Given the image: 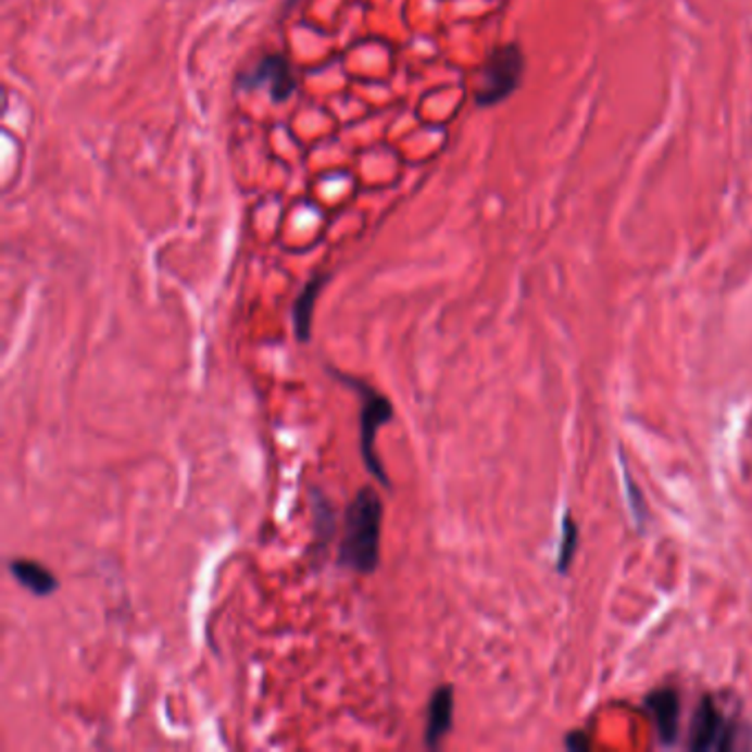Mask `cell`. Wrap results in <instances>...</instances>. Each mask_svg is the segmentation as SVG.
<instances>
[{
	"label": "cell",
	"instance_id": "1",
	"mask_svg": "<svg viewBox=\"0 0 752 752\" xmlns=\"http://www.w3.org/2000/svg\"><path fill=\"white\" fill-rule=\"evenodd\" d=\"M385 503L373 486H362L349 501L338 543V565L342 569L371 576L380 565Z\"/></svg>",
	"mask_w": 752,
	"mask_h": 752
},
{
	"label": "cell",
	"instance_id": "2",
	"mask_svg": "<svg viewBox=\"0 0 752 752\" xmlns=\"http://www.w3.org/2000/svg\"><path fill=\"white\" fill-rule=\"evenodd\" d=\"M331 378L340 380L344 387L353 389L360 396V458L366 466V473L378 481L383 488H391V479L378 458V448H375V437H378V430L389 424L396 415L393 402L380 393L378 389H373L368 383L353 378V375H347L342 371H334L329 368Z\"/></svg>",
	"mask_w": 752,
	"mask_h": 752
},
{
	"label": "cell",
	"instance_id": "3",
	"mask_svg": "<svg viewBox=\"0 0 752 752\" xmlns=\"http://www.w3.org/2000/svg\"><path fill=\"white\" fill-rule=\"evenodd\" d=\"M525 58L516 45H503L494 49L479 71V85L475 102L479 106H494L507 100L523 80Z\"/></svg>",
	"mask_w": 752,
	"mask_h": 752
},
{
	"label": "cell",
	"instance_id": "4",
	"mask_svg": "<svg viewBox=\"0 0 752 752\" xmlns=\"http://www.w3.org/2000/svg\"><path fill=\"white\" fill-rule=\"evenodd\" d=\"M296 75L289 60L280 53H270L256 62L254 68L241 75V87L246 89H267L272 102H287L296 91Z\"/></svg>",
	"mask_w": 752,
	"mask_h": 752
},
{
	"label": "cell",
	"instance_id": "5",
	"mask_svg": "<svg viewBox=\"0 0 752 752\" xmlns=\"http://www.w3.org/2000/svg\"><path fill=\"white\" fill-rule=\"evenodd\" d=\"M735 726L726 719V715L706 698L698 706L691 732L689 748L691 750H730L735 745Z\"/></svg>",
	"mask_w": 752,
	"mask_h": 752
},
{
	"label": "cell",
	"instance_id": "6",
	"mask_svg": "<svg viewBox=\"0 0 752 752\" xmlns=\"http://www.w3.org/2000/svg\"><path fill=\"white\" fill-rule=\"evenodd\" d=\"M453 715H455V689L450 685H441L433 691L426 704L424 745L428 750L439 748L446 735L453 730Z\"/></svg>",
	"mask_w": 752,
	"mask_h": 752
},
{
	"label": "cell",
	"instance_id": "7",
	"mask_svg": "<svg viewBox=\"0 0 752 752\" xmlns=\"http://www.w3.org/2000/svg\"><path fill=\"white\" fill-rule=\"evenodd\" d=\"M647 711L655 724L662 743H673L680 726V700L673 689H660L647 695Z\"/></svg>",
	"mask_w": 752,
	"mask_h": 752
},
{
	"label": "cell",
	"instance_id": "8",
	"mask_svg": "<svg viewBox=\"0 0 752 752\" xmlns=\"http://www.w3.org/2000/svg\"><path fill=\"white\" fill-rule=\"evenodd\" d=\"M329 276L327 274H316L314 278H310L305 283V287L298 291L296 300H293V310H291V321H293V334L296 340L300 344H308L312 340V323H314V310H316V300L323 291V287L327 285Z\"/></svg>",
	"mask_w": 752,
	"mask_h": 752
},
{
	"label": "cell",
	"instance_id": "9",
	"mask_svg": "<svg viewBox=\"0 0 752 752\" xmlns=\"http://www.w3.org/2000/svg\"><path fill=\"white\" fill-rule=\"evenodd\" d=\"M10 574L14 576V580L27 589L32 596L36 598H47L53 596L60 587L58 578L53 576L51 569H47L42 563L38 561H29V559H12L10 561Z\"/></svg>",
	"mask_w": 752,
	"mask_h": 752
},
{
	"label": "cell",
	"instance_id": "10",
	"mask_svg": "<svg viewBox=\"0 0 752 752\" xmlns=\"http://www.w3.org/2000/svg\"><path fill=\"white\" fill-rule=\"evenodd\" d=\"M576 546H578V528L569 516H565L563 535H561V550H559V569L561 572H567L574 554H576Z\"/></svg>",
	"mask_w": 752,
	"mask_h": 752
},
{
	"label": "cell",
	"instance_id": "11",
	"mask_svg": "<svg viewBox=\"0 0 752 752\" xmlns=\"http://www.w3.org/2000/svg\"><path fill=\"white\" fill-rule=\"evenodd\" d=\"M314 512H316V530H318V543L321 546H325V543H329V539L334 537V532H336V525H334V521H336V516H334V510L329 507V501H321V503H316L314 505Z\"/></svg>",
	"mask_w": 752,
	"mask_h": 752
},
{
	"label": "cell",
	"instance_id": "12",
	"mask_svg": "<svg viewBox=\"0 0 752 752\" xmlns=\"http://www.w3.org/2000/svg\"><path fill=\"white\" fill-rule=\"evenodd\" d=\"M587 745H589V741L582 739L580 732H576V735L572 732V735L567 737V748H587Z\"/></svg>",
	"mask_w": 752,
	"mask_h": 752
}]
</instances>
